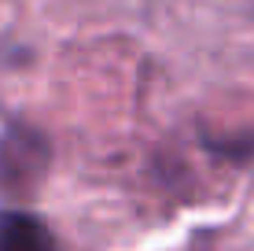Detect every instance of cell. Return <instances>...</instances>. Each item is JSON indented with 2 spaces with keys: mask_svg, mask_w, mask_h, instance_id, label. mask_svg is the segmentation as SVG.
Listing matches in <instances>:
<instances>
[{
  "mask_svg": "<svg viewBox=\"0 0 254 251\" xmlns=\"http://www.w3.org/2000/svg\"><path fill=\"white\" fill-rule=\"evenodd\" d=\"M52 163L48 141L33 126H7L0 137V192L7 196H26L41 185Z\"/></svg>",
  "mask_w": 254,
  "mask_h": 251,
  "instance_id": "1",
  "label": "cell"
},
{
  "mask_svg": "<svg viewBox=\"0 0 254 251\" xmlns=\"http://www.w3.org/2000/svg\"><path fill=\"white\" fill-rule=\"evenodd\" d=\"M0 251H59L45 222L30 214H0Z\"/></svg>",
  "mask_w": 254,
  "mask_h": 251,
  "instance_id": "2",
  "label": "cell"
}]
</instances>
